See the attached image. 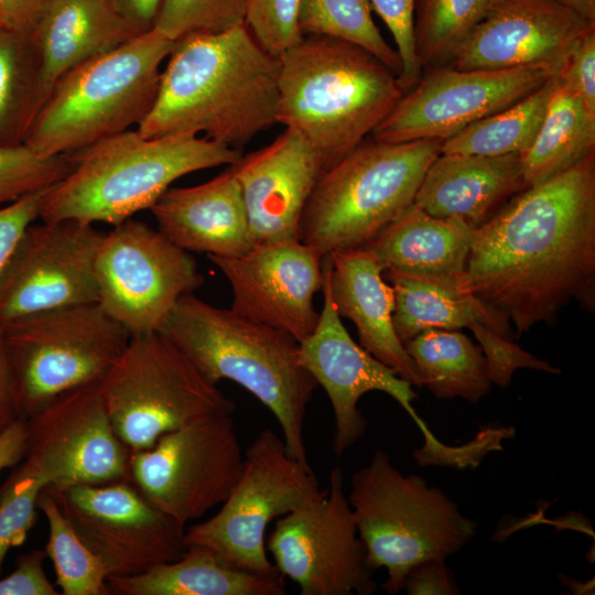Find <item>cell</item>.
Here are the masks:
<instances>
[{"label": "cell", "mask_w": 595, "mask_h": 595, "mask_svg": "<svg viewBox=\"0 0 595 595\" xmlns=\"http://www.w3.org/2000/svg\"><path fill=\"white\" fill-rule=\"evenodd\" d=\"M37 509L47 520L46 556L55 570V584L63 595H109L108 576L102 561L80 539L53 495L43 488Z\"/></svg>", "instance_id": "obj_34"}, {"label": "cell", "mask_w": 595, "mask_h": 595, "mask_svg": "<svg viewBox=\"0 0 595 595\" xmlns=\"http://www.w3.org/2000/svg\"><path fill=\"white\" fill-rule=\"evenodd\" d=\"M594 153L595 115L556 78L537 136L520 155L526 186L538 185Z\"/></svg>", "instance_id": "obj_31"}, {"label": "cell", "mask_w": 595, "mask_h": 595, "mask_svg": "<svg viewBox=\"0 0 595 595\" xmlns=\"http://www.w3.org/2000/svg\"><path fill=\"white\" fill-rule=\"evenodd\" d=\"M386 23L401 61V73L398 77L401 87L407 91L422 76L419 64L415 34L414 12L416 0H367Z\"/></svg>", "instance_id": "obj_42"}, {"label": "cell", "mask_w": 595, "mask_h": 595, "mask_svg": "<svg viewBox=\"0 0 595 595\" xmlns=\"http://www.w3.org/2000/svg\"><path fill=\"white\" fill-rule=\"evenodd\" d=\"M324 494L312 467L288 453L283 437L263 429L245 451L241 474L218 512L185 529V548L204 547L241 570L280 573L267 554L268 526Z\"/></svg>", "instance_id": "obj_12"}, {"label": "cell", "mask_w": 595, "mask_h": 595, "mask_svg": "<svg viewBox=\"0 0 595 595\" xmlns=\"http://www.w3.org/2000/svg\"><path fill=\"white\" fill-rule=\"evenodd\" d=\"M119 13L137 34L153 29L162 0H112Z\"/></svg>", "instance_id": "obj_50"}, {"label": "cell", "mask_w": 595, "mask_h": 595, "mask_svg": "<svg viewBox=\"0 0 595 595\" xmlns=\"http://www.w3.org/2000/svg\"><path fill=\"white\" fill-rule=\"evenodd\" d=\"M595 24L553 0H494L445 66L537 67L556 76L575 43Z\"/></svg>", "instance_id": "obj_21"}, {"label": "cell", "mask_w": 595, "mask_h": 595, "mask_svg": "<svg viewBox=\"0 0 595 595\" xmlns=\"http://www.w3.org/2000/svg\"><path fill=\"white\" fill-rule=\"evenodd\" d=\"M96 278L98 304L131 335L159 331L178 299L204 283L188 251L132 217L105 234Z\"/></svg>", "instance_id": "obj_14"}, {"label": "cell", "mask_w": 595, "mask_h": 595, "mask_svg": "<svg viewBox=\"0 0 595 595\" xmlns=\"http://www.w3.org/2000/svg\"><path fill=\"white\" fill-rule=\"evenodd\" d=\"M87 547L102 561L108 580L132 576L178 559L184 531L129 480L45 487Z\"/></svg>", "instance_id": "obj_16"}, {"label": "cell", "mask_w": 595, "mask_h": 595, "mask_svg": "<svg viewBox=\"0 0 595 595\" xmlns=\"http://www.w3.org/2000/svg\"><path fill=\"white\" fill-rule=\"evenodd\" d=\"M524 188L520 154L440 153L413 203L434 217L459 218L477 229Z\"/></svg>", "instance_id": "obj_25"}, {"label": "cell", "mask_w": 595, "mask_h": 595, "mask_svg": "<svg viewBox=\"0 0 595 595\" xmlns=\"http://www.w3.org/2000/svg\"><path fill=\"white\" fill-rule=\"evenodd\" d=\"M26 423L23 461L46 487L128 479L130 451L112 426L99 383L62 393L29 416Z\"/></svg>", "instance_id": "obj_18"}, {"label": "cell", "mask_w": 595, "mask_h": 595, "mask_svg": "<svg viewBox=\"0 0 595 595\" xmlns=\"http://www.w3.org/2000/svg\"><path fill=\"white\" fill-rule=\"evenodd\" d=\"M242 465L235 421L229 413H218L130 453L128 479L156 509L186 528L227 499Z\"/></svg>", "instance_id": "obj_13"}, {"label": "cell", "mask_w": 595, "mask_h": 595, "mask_svg": "<svg viewBox=\"0 0 595 595\" xmlns=\"http://www.w3.org/2000/svg\"><path fill=\"white\" fill-rule=\"evenodd\" d=\"M155 29L65 73L51 88L24 141L44 156L67 155L138 127L156 99L174 46Z\"/></svg>", "instance_id": "obj_6"}, {"label": "cell", "mask_w": 595, "mask_h": 595, "mask_svg": "<svg viewBox=\"0 0 595 595\" xmlns=\"http://www.w3.org/2000/svg\"><path fill=\"white\" fill-rule=\"evenodd\" d=\"M26 419L19 418L0 432V472L19 465L28 450Z\"/></svg>", "instance_id": "obj_49"}, {"label": "cell", "mask_w": 595, "mask_h": 595, "mask_svg": "<svg viewBox=\"0 0 595 595\" xmlns=\"http://www.w3.org/2000/svg\"><path fill=\"white\" fill-rule=\"evenodd\" d=\"M347 499L371 566L387 570L382 587L389 594L403 589L412 566L446 560L477 533V523L443 490L404 475L383 451L354 472Z\"/></svg>", "instance_id": "obj_7"}, {"label": "cell", "mask_w": 595, "mask_h": 595, "mask_svg": "<svg viewBox=\"0 0 595 595\" xmlns=\"http://www.w3.org/2000/svg\"><path fill=\"white\" fill-rule=\"evenodd\" d=\"M403 589L410 595L459 593L445 560L440 559L425 560L412 566L404 578Z\"/></svg>", "instance_id": "obj_46"}, {"label": "cell", "mask_w": 595, "mask_h": 595, "mask_svg": "<svg viewBox=\"0 0 595 595\" xmlns=\"http://www.w3.org/2000/svg\"><path fill=\"white\" fill-rule=\"evenodd\" d=\"M302 0H248L245 24L272 56L279 58L303 37L298 23Z\"/></svg>", "instance_id": "obj_40"}, {"label": "cell", "mask_w": 595, "mask_h": 595, "mask_svg": "<svg viewBox=\"0 0 595 595\" xmlns=\"http://www.w3.org/2000/svg\"><path fill=\"white\" fill-rule=\"evenodd\" d=\"M44 487L43 478L22 461L0 488V576L9 550L23 544L36 522V502Z\"/></svg>", "instance_id": "obj_39"}, {"label": "cell", "mask_w": 595, "mask_h": 595, "mask_svg": "<svg viewBox=\"0 0 595 595\" xmlns=\"http://www.w3.org/2000/svg\"><path fill=\"white\" fill-rule=\"evenodd\" d=\"M248 0H162L153 29L177 40L195 32H223L245 23Z\"/></svg>", "instance_id": "obj_38"}, {"label": "cell", "mask_w": 595, "mask_h": 595, "mask_svg": "<svg viewBox=\"0 0 595 595\" xmlns=\"http://www.w3.org/2000/svg\"><path fill=\"white\" fill-rule=\"evenodd\" d=\"M555 86L553 76L517 102L443 140L441 153L521 155L537 136Z\"/></svg>", "instance_id": "obj_33"}, {"label": "cell", "mask_w": 595, "mask_h": 595, "mask_svg": "<svg viewBox=\"0 0 595 595\" xmlns=\"http://www.w3.org/2000/svg\"><path fill=\"white\" fill-rule=\"evenodd\" d=\"M150 210L159 231L188 252L234 257L253 246L241 187L229 166L202 184L170 187Z\"/></svg>", "instance_id": "obj_23"}, {"label": "cell", "mask_w": 595, "mask_h": 595, "mask_svg": "<svg viewBox=\"0 0 595 595\" xmlns=\"http://www.w3.org/2000/svg\"><path fill=\"white\" fill-rule=\"evenodd\" d=\"M279 62L277 123L299 132L324 171L365 141L405 93L381 61L333 37L304 35Z\"/></svg>", "instance_id": "obj_3"}, {"label": "cell", "mask_w": 595, "mask_h": 595, "mask_svg": "<svg viewBox=\"0 0 595 595\" xmlns=\"http://www.w3.org/2000/svg\"><path fill=\"white\" fill-rule=\"evenodd\" d=\"M469 329L479 343L487 360L488 371L493 383L506 388L520 368H528L550 374H560L552 366L533 354L526 351L519 345L482 323L473 324Z\"/></svg>", "instance_id": "obj_41"}, {"label": "cell", "mask_w": 595, "mask_h": 595, "mask_svg": "<svg viewBox=\"0 0 595 595\" xmlns=\"http://www.w3.org/2000/svg\"><path fill=\"white\" fill-rule=\"evenodd\" d=\"M298 23L303 36H327L359 46L399 77L400 57L375 24L367 0H302Z\"/></svg>", "instance_id": "obj_35"}, {"label": "cell", "mask_w": 595, "mask_h": 595, "mask_svg": "<svg viewBox=\"0 0 595 595\" xmlns=\"http://www.w3.org/2000/svg\"><path fill=\"white\" fill-rule=\"evenodd\" d=\"M43 191L0 207V275L26 228L40 218Z\"/></svg>", "instance_id": "obj_44"}, {"label": "cell", "mask_w": 595, "mask_h": 595, "mask_svg": "<svg viewBox=\"0 0 595 595\" xmlns=\"http://www.w3.org/2000/svg\"><path fill=\"white\" fill-rule=\"evenodd\" d=\"M266 547L301 595H370L377 588L339 466L331 468L322 498L277 519Z\"/></svg>", "instance_id": "obj_15"}, {"label": "cell", "mask_w": 595, "mask_h": 595, "mask_svg": "<svg viewBox=\"0 0 595 595\" xmlns=\"http://www.w3.org/2000/svg\"><path fill=\"white\" fill-rule=\"evenodd\" d=\"M230 283V309L282 331L299 343L317 325L314 296L323 285V258L302 241L252 246L234 257L207 256Z\"/></svg>", "instance_id": "obj_20"}, {"label": "cell", "mask_w": 595, "mask_h": 595, "mask_svg": "<svg viewBox=\"0 0 595 595\" xmlns=\"http://www.w3.org/2000/svg\"><path fill=\"white\" fill-rule=\"evenodd\" d=\"M404 348L414 363L420 387L437 399L477 403L490 392L493 381L482 347L458 329H425Z\"/></svg>", "instance_id": "obj_30"}, {"label": "cell", "mask_w": 595, "mask_h": 595, "mask_svg": "<svg viewBox=\"0 0 595 595\" xmlns=\"http://www.w3.org/2000/svg\"><path fill=\"white\" fill-rule=\"evenodd\" d=\"M392 288L394 332L404 346L429 328L461 329L482 323L512 339L509 318L479 300L467 286L465 274L424 277L385 270Z\"/></svg>", "instance_id": "obj_27"}, {"label": "cell", "mask_w": 595, "mask_h": 595, "mask_svg": "<svg viewBox=\"0 0 595 595\" xmlns=\"http://www.w3.org/2000/svg\"><path fill=\"white\" fill-rule=\"evenodd\" d=\"M324 302L313 333L300 343V360L325 390L335 419L333 451L343 455L359 441L368 421L358 409V401L369 391H381L394 399L412 418L424 436V444L413 452L420 466L476 467L489 452L485 436L459 446L441 442L412 405V385L393 369L375 358L354 342L342 323L323 273Z\"/></svg>", "instance_id": "obj_11"}, {"label": "cell", "mask_w": 595, "mask_h": 595, "mask_svg": "<svg viewBox=\"0 0 595 595\" xmlns=\"http://www.w3.org/2000/svg\"><path fill=\"white\" fill-rule=\"evenodd\" d=\"M468 289L517 335L572 300L595 310V153L510 198L474 230Z\"/></svg>", "instance_id": "obj_1"}, {"label": "cell", "mask_w": 595, "mask_h": 595, "mask_svg": "<svg viewBox=\"0 0 595 595\" xmlns=\"http://www.w3.org/2000/svg\"><path fill=\"white\" fill-rule=\"evenodd\" d=\"M442 142L363 141L318 177L302 215L300 240L322 258L366 245L413 204Z\"/></svg>", "instance_id": "obj_8"}, {"label": "cell", "mask_w": 595, "mask_h": 595, "mask_svg": "<svg viewBox=\"0 0 595 595\" xmlns=\"http://www.w3.org/2000/svg\"><path fill=\"white\" fill-rule=\"evenodd\" d=\"M494 0H418L415 48L421 69L445 66Z\"/></svg>", "instance_id": "obj_36"}, {"label": "cell", "mask_w": 595, "mask_h": 595, "mask_svg": "<svg viewBox=\"0 0 595 595\" xmlns=\"http://www.w3.org/2000/svg\"><path fill=\"white\" fill-rule=\"evenodd\" d=\"M474 230L463 219L434 217L413 203L360 248L383 271L458 277L465 274Z\"/></svg>", "instance_id": "obj_28"}, {"label": "cell", "mask_w": 595, "mask_h": 595, "mask_svg": "<svg viewBox=\"0 0 595 595\" xmlns=\"http://www.w3.org/2000/svg\"><path fill=\"white\" fill-rule=\"evenodd\" d=\"M21 418L14 378L0 333V432Z\"/></svg>", "instance_id": "obj_48"}, {"label": "cell", "mask_w": 595, "mask_h": 595, "mask_svg": "<svg viewBox=\"0 0 595 595\" xmlns=\"http://www.w3.org/2000/svg\"><path fill=\"white\" fill-rule=\"evenodd\" d=\"M322 261L335 309L355 324L359 345L402 379L420 387L414 363L394 332L393 291L385 282L381 266L363 248L333 252Z\"/></svg>", "instance_id": "obj_24"}, {"label": "cell", "mask_w": 595, "mask_h": 595, "mask_svg": "<svg viewBox=\"0 0 595 595\" xmlns=\"http://www.w3.org/2000/svg\"><path fill=\"white\" fill-rule=\"evenodd\" d=\"M0 333L23 419L62 393L99 383L131 337L98 303L29 314Z\"/></svg>", "instance_id": "obj_9"}, {"label": "cell", "mask_w": 595, "mask_h": 595, "mask_svg": "<svg viewBox=\"0 0 595 595\" xmlns=\"http://www.w3.org/2000/svg\"><path fill=\"white\" fill-rule=\"evenodd\" d=\"M117 595H283L281 573L263 574L220 562L208 549L186 547L183 554L143 573L108 580Z\"/></svg>", "instance_id": "obj_29"}, {"label": "cell", "mask_w": 595, "mask_h": 595, "mask_svg": "<svg viewBox=\"0 0 595 595\" xmlns=\"http://www.w3.org/2000/svg\"><path fill=\"white\" fill-rule=\"evenodd\" d=\"M72 169L68 155L44 156L24 143L0 147V207L46 190Z\"/></svg>", "instance_id": "obj_37"}, {"label": "cell", "mask_w": 595, "mask_h": 595, "mask_svg": "<svg viewBox=\"0 0 595 595\" xmlns=\"http://www.w3.org/2000/svg\"><path fill=\"white\" fill-rule=\"evenodd\" d=\"M136 35L112 0H50L31 32L44 101L65 73Z\"/></svg>", "instance_id": "obj_26"}, {"label": "cell", "mask_w": 595, "mask_h": 595, "mask_svg": "<svg viewBox=\"0 0 595 595\" xmlns=\"http://www.w3.org/2000/svg\"><path fill=\"white\" fill-rule=\"evenodd\" d=\"M556 78L595 115V29L575 43Z\"/></svg>", "instance_id": "obj_43"}, {"label": "cell", "mask_w": 595, "mask_h": 595, "mask_svg": "<svg viewBox=\"0 0 595 595\" xmlns=\"http://www.w3.org/2000/svg\"><path fill=\"white\" fill-rule=\"evenodd\" d=\"M112 426L132 452L196 420L232 414L236 403L160 332L131 335L99 382Z\"/></svg>", "instance_id": "obj_10"}, {"label": "cell", "mask_w": 595, "mask_h": 595, "mask_svg": "<svg viewBox=\"0 0 595 595\" xmlns=\"http://www.w3.org/2000/svg\"><path fill=\"white\" fill-rule=\"evenodd\" d=\"M43 102L41 65L31 34L0 25V147L24 143Z\"/></svg>", "instance_id": "obj_32"}, {"label": "cell", "mask_w": 595, "mask_h": 595, "mask_svg": "<svg viewBox=\"0 0 595 595\" xmlns=\"http://www.w3.org/2000/svg\"><path fill=\"white\" fill-rule=\"evenodd\" d=\"M50 0H0V25L31 34Z\"/></svg>", "instance_id": "obj_47"}, {"label": "cell", "mask_w": 595, "mask_h": 595, "mask_svg": "<svg viewBox=\"0 0 595 595\" xmlns=\"http://www.w3.org/2000/svg\"><path fill=\"white\" fill-rule=\"evenodd\" d=\"M72 171L43 192V221L118 225L150 209L177 178L231 165L241 151L190 133L142 136L137 128L67 154Z\"/></svg>", "instance_id": "obj_5"}, {"label": "cell", "mask_w": 595, "mask_h": 595, "mask_svg": "<svg viewBox=\"0 0 595 595\" xmlns=\"http://www.w3.org/2000/svg\"><path fill=\"white\" fill-rule=\"evenodd\" d=\"M158 332L210 382L228 379L253 394L275 416L288 453L311 467L303 432L317 383L296 339L193 293L178 299Z\"/></svg>", "instance_id": "obj_4"}, {"label": "cell", "mask_w": 595, "mask_h": 595, "mask_svg": "<svg viewBox=\"0 0 595 595\" xmlns=\"http://www.w3.org/2000/svg\"><path fill=\"white\" fill-rule=\"evenodd\" d=\"M575 12L589 23L595 24V0H553Z\"/></svg>", "instance_id": "obj_51"}, {"label": "cell", "mask_w": 595, "mask_h": 595, "mask_svg": "<svg viewBox=\"0 0 595 595\" xmlns=\"http://www.w3.org/2000/svg\"><path fill=\"white\" fill-rule=\"evenodd\" d=\"M551 77L549 72L537 67H434L402 95L370 136L386 143L445 140L517 102Z\"/></svg>", "instance_id": "obj_19"}, {"label": "cell", "mask_w": 595, "mask_h": 595, "mask_svg": "<svg viewBox=\"0 0 595 595\" xmlns=\"http://www.w3.org/2000/svg\"><path fill=\"white\" fill-rule=\"evenodd\" d=\"M105 234L74 219L30 225L0 275V327L45 310L98 303L96 259Z\"/></svg>", "instance_id": "obj_17"}, {"label": "cell", "mask_w": 595, "mask_h": 595, "mask_svg": "<svg viewBox=\"0 0 595 595\" xmlns=\"http://www.w3.org/2000/svg\"><path fill=\"white\" fill-rule=\"evenodd\" d=\"M165 62L154 105L137 127L142 136L202 134L242 151L277 123L280 62L245 23L186 34Z\"/></svg>", "instance_id": "obj_2"}, {"label": "cell", "mask_w": 595, "mask_h": 595, "mask_svg": "<svg viewBox=\"0 0 595 595\" xmlns=\"http://www.w3.org/2000/svg\"><path fill=\"white\" fill-rule=\"evenodd\" d=\"M229 167L241 187L252 245L301 241L302 215L324 171L309 142L285 128Z\"/></svg>", "instance_id": "obj_22"}, {"label": "cell", "mask_w": 595, "mask_h": 595, "mask_svg": "<svg viewBox=\"0 0 595 595\" xmlns=\"http://www.w3.org/2000/svg\"><path fill=\"white\" fill-rule=\"evenodd\" d=\"M45 558L46 553L41 549L21 554L14 571L0 578V595L61 594L45 574L43 567Z\"/></svg>", "instance_id": "obj_45"}]
</instances>
